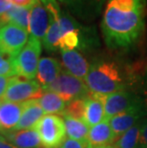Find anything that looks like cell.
Wrapping results in <instances>:
<instances>
[{"label":"cell","instance_id":"obj_10","mask_svg":"<svg viewBox=\"0 0 147 148\" xmlns=\"http://www.w3.org/2000/svg\"><path fill=\"white\" fill-rule=\"evenodd\" d=\"M70 12L84 20H92L101 14L107 0H57Z\"/></svg>","mask_w":147,"mask_h":148},{"label":"cell","instance_id":"obj_21","mask_svg":"<svg viewBox=\"0 0 147 148\" xmlns=\"http://www.w3.org/2000/svg\"><path fill=\"white\" fill-rule=\"evenodd\" d=\"M60 116L63 118L66 134L69 138L76 140H87L90 128L85 122L64 114H61Z\"/></svg>","mask_w":147,"mask_h":148},{"label":"cell","instance_id":"obj_5","mask_svg":"<svg viewBox=\"0 0 147 148\" xmlns=\"http://www.w3.org/2000/svg\"><path fill=\"white\" fill-rule=\"evenodd\" d=\"M52 91L61 97L64 101L70 102L76 99L85 97L90 94L85 82L79 77L62 71L54 82L45 91Z\"/></svg>","mask_w":147,"mask_h":148},{"label":"cell","instance_id":"obj_18","mask_svg":"<svg viewBox=\"0 0 147 148\" xmlns=\"http://www.w3.org/2000/svg\"><path fill=\"white\" fill-rule=\"evenodd\" d=\"M105 119L104 104L101 97L89 94L86 97V108L84 121L90 127H93Z\"/></svg>","mask_w":147,"mask_h":148},{"label":"cell","instance_id":"obj_6","mask_svg":"<svg viewBox=\"0 0 147 148\" xmlns=\"http://www.w3.org/2000/svg\"><path fill=\"white\" fill-rule=\"evenodd\" d=\"M42 95V88L34 79H22L19 77L10 78V82L3 96V100L22 103L30 99H38Z\"/></svg>","mask_w":147,"mask_h":148},{"label":"cell","instance_id":"obj_23","mask_svg":"<svg viewBox=\"0 0 147 148\" xmlns=\"http://www.w3.org/2000/svg\"><path fill=\"white\" fill-rule=\"evenodd\" d=\"M62 36V32L59 26V23L57 19L52 16L51 24L47 33L43 38V46L48 52H55L59 49L58 44Z\"/></svg>","mask_w":147,"mask_h":148},{"label":"cell","instance_id":"obj_3","mask_svg":"<svg viewBox=\"0 0 147 148\" xmlns=\"http://www.w3.org/2000/svg\"><path fill=\"white\" fill-rule=\"evenodd\" d=\"M34 129L39 135L43 148H59L66 140V128L60 115L44 116Z\"/></svg>","mask_w":147,"mask_h":148},{"label":"cell","instance_id":"obj_2","mask_svg":"<svg viewBox=\"0 0 147 148\" xmlns=\"http://www.w3.org/2000/svg\"><path fill=\"white\" fill-rule=\"evenodd\" d=\"M91 95L105 97L123 90L124 77L118 62L109 59H96L90 65L88 75L84 78Z\"/></svg>","mask_w":147,"mask_h":148},{"label":"cell","instance_id":"obj_34","mask_svg":"<svg viewBox=\"0 0 147 148\" xmlns=\"http://www.w3.org/2000/svg\"><path fill=\"white\" fill-rule=\"evenodd\" d=\"M2 51H1V47H0V53H1Z\"/></svg>","mask_w":147,"mask_h":148},{"label":"cell","instance_id":"obj_26","mask_svg":"<svg viewBox=\"0 0 147 148\" xmlns=\"http://www.w3.org/2000/svg\"><path fill=\"white\" fill-rule=\"evenodd\" d=\"M59 148H92L88 140H76L73 138H66Z\"/></svg>","mask_w":147,"mask_h":148},{"label":"cell","instance_id":"obj_13","mask_svg":"<svg viewBox=\"0 0 147 148\" xmlns=\"http://www.w3.org/2000/svg\"><path fill=\"white\" fill-rule=\"evenodd\" d=\"M22 113H21L19 122L14 127V131L34 128L37 122L43 118L45 114L37 99L27 100V101L22 102Z\"/></svg>","mask_w":147,"mask_h":148},{"label":"cell","instance_id":"obj_24","mask_svg":"<svg viewBox=\"0 0 147 148\" xmlns=\"http://www.w3.org/2000/svg\"><path fill=\"white\" fill-rule=\"evenodd\" d=\"M85 108H86V97L76 99L68 102L66 108L62 114L70 116L72 118L84 121L85 118ZM85 122V121H84Z\"/></svg>","mask_w":147,"mask_h":148},{"label":"cell","instance_id":"obj_31","mask_svg":"<svg viewBox=\"0 0 147 148\" xmlns=\"http://www.w3.org/2000/svg\"><path fill=\"white\" fill-rule=\"evenodd\" d=\"M12 6L11 0H0V16L4 14Z\"/></svg>","mask_w":147,"mask_h":148},{"label":"cell","instance_id":"obj_15","mask_svg":"<svg viewBox=\"0 0 147 148\" xmlns=\"http://www.w3.org/2000/svg\"><path fill=\"white\" fill-rule=\"evenodd\" d=\"M61 72V66L57 59L53 58H40L36 72L37 82L45 90L57 79Z\"/></svg>","mask_w":147,"mask_h":148},{"label":"cell","instance_id":"obj_35","mask_svg":"<svg viewBox=\"0 0 147 148\" xmlns=\"http://www.w3.org/2000/svg\"><path fill=\"white\" fill-rule=\"evenodd\" d=\"M139 148H140V147H139Z\"/></svg>","mask_w":147,"mask_h":148},{"label":"cell","instance_id":"obj_16","mask_svg":"<svg viewBox=\"0 0 147 148\" xmlns=\"http://www.w3.org/2000/svg\"><path fill=\"white\" fill-rule=\"evenodd\" d=\"M22 103L0 101V133L6 132L16 126L22 113Z\"/></svg>","mask_w":147,"mask_h":148},{"label":"cell","instance_id":"obj_27","mask_svg":"<svg viewBox=\"0 0 147 148\" xmlns=\"http://www.w3.org/2000/svg\"><path fill=\"white\" fill-rule=\"evenodd\" d=\"M139 146L140 148H147V119L142 121L139 135Z\"/></svg>","mask_w":147,"mask_h":148},{"label":"cell","instance_id":"obj_20","mask_svg":"<svg viewBox=\"0 0 147 148\" xmlns=\"http://www.w3.org/2000/svg\"><path fill=\"white\" fill-rule=\"evenodd\" d=\"M37 100L39 105L42 107L43 111L48 115H61L66 108V101H64L57 94L52 91L46 90Z\"/></svg>","mask_w":147,"mask_h":148},{"label":"cell","instance_id":"obj_9","mask_svg":"<svg viewBox=\"0 0 147 148\" xmlns=\"http://www.w3.org/2000/svg\"><path fill=\"white\" fill-rule=\"evenodd\" d=\"M52 15L47 10L44 4L38 0L32 8L30 14L29 32L32 36L38 40H43L51 24Z\"/></svg>","mask_w":147,"mask_h":148},{"label":"cell","instance_id":"obj_22","mask_svg":"<svg viewBox=\"0 0 147 148\" xmlns=\"http://www.w3.org/2000/svg\"><path fill=\"white\" fill-rule=\"evenodd\" d=\"M142 122L134 125L132 128L127 130L124 134L118 137L113 143L115 148H139V135Z\"/></svg>","mask_w":147,"mask_h":148},{"label":"cell","instance_id":"obj_28","mask_svg":"<svg viewBox=\"0 0 147 148\" xmlns=\"http://www.w3.org/2000/svg\"><path fill=\"white\" fill-rule=\"evenodd\" d=\"M12 4L17 7L29 8L31 9L38 0H11Z\"/></svg>","mask_w":147,"mask_h":148},{"label":"cell","instance_id":"obj_7","mask_svg":"<svg viewBox=\"0 0 147 148\" xmlns=\"http://www.w3.org/2000/svg\"><path fill=\"white\" fill-rule=\"evenodd\" d=\"M28 34L27 30L12 23L0 26V47L2 53L11 56H17L29 40Z\"/></svg>","mask_w":147,"mask_h":148},{"label":"cell","instance_id":"obj_25","mask_svg":"<svg viewBox=\"0 0 147 148\" xmlns=\"http://www.w3.org/2000/svg\"><path fill=\"white\" fill-rule=\"evenodd\" d=\"M0 75L3 77H14L16 75L14 68V56L0 53Z\"/></svg>","mask_w":147,"mask_h":148},{"label":"cell","instance_id":"obj_11","mask_svg":"<svg viewBox=\"0 0 147 148\" xmlns=\"http://www.w3.org/2000/svg\"><path fill=\"white\" fill-rule=\"evenodd\" d=\"M145 115H147L143 106H137L134 108L128 110V111L121 113L120 115H117L108 119L110 126L113 130L116 138L120 137L121 135L124 134L127 130L132 128L134 125L137 123V121L143 118Z\"/></svg>","mask_w":147,"mask_h":148},{"label":"cell","instance_id":"obj_32","mask_svg":"<svg viewBox=\"0 0 147 148\" xmlns=\"http://www.w3.org/2000/svg\"><path fill=\"white\" fill-rule=\"evenodd\" d=\"M0 148H17L14 145H12L11 143H9L4 136L0 134Z\"/></svg>","mask_w":147,"mask_h":148},{"label":"cell","instance_id":"obj_29","mask_svg":"<svg viewBox=\"0 0 147 148\" xmlns=\"http://www.w3.org/2000/svg\"><path fill=\"white\" fill-rule=\"evenodd\" d=\"M142 97H140L142 102L143 109H144L145 113L147 114V77L142 80Z\"/></svg>","mask_w":147,"mask_h":148},{"label":"cell","instance_id":"obj_4","mask_svg":"<svg viewBox=\"0 0 147 148\" xmlns=\"http://www.w3.org/2000/svg\"><path fill=\"white\" fill-rule=\"evenodd\" d=\"M40 53L41 41L31 36L27 44L20 53L14 56L16 75L26 79H34L36 77Z\"/></svg>","mask_w":147,"mask_h":148},{"label":"cell","instance_id":"obj_14","mask_svg":"<svg viewBox=\"0 0 147 148\" xmlns=\"http://www.w3.org/2000/svg\"><path fill=\"white\" fill-rule=\"evenodd\" d=\"M1 135L17 148H40L42 146L40 137L34 128L21 131H6L2 132Z\"/></svg>","mask_w":147,"mask_h":148},{"label":"cell","instance_id":"obj_1","mask_svg":"<svg viewBox=\"0 0 147 148\" xmlns=\"http://www.w3.org/2000/svg\"><path fill=\"white\" fill-rule=\"evenodd\" d=\"M146 0H107L101 20L106 46L128 50L135 46L145 30Z\"/></svg>","mask_w":147,"mask_h":148},{"label":"cell","instance_id":"obj_33","mask_svg":"<svg viewBox=\"0 0 147 148\" xmlns=\"http://www.w3.org/2000/svg\"><path fill=\"white\" fill-rule=\"evenodd\" d=\"M93 148H115L113 144H108V145H102V146H98V147H93Z\"/></svg>","mask_w":147,"mask_h":148},{"label":"cell","instance_id":"obj_12","mask_svg":"<svg viewBox=\"0 0 147 148\" xmlns=\"http://www.w3.org/2000/svg\"><path fill=\"white\" fill-rule=\"evenodd\" d=\"M61 58L67 73L80 79H84L88 75L90 64L80 53L75 50H61Z\"/></svg>","mask_w":147,"mask_h":148},{"label":"cell","instance_id":"obj_8","mask_svg":"<svg viewBox=\"0 0 147 148\" xmlns=\"http://www.w3.org/2000/svg\"><path fill=\"white\" fill-rule=\"evenodd\" d=\"M104 104L105 119H110L113 116L124 113L134 107L142 105L139 96L133 95L128 91H118L108 96L101 97Z\"/></svg>","mask_w":147,"mask_h":148},{"label":"cell","instance_id":"obj_17","mask_svg":"<svg viewBox=\"0 0 147 148\" xmlns=\"http://www.w3.org/2000/svg\"><path fill=\"white\" fill-rule=\"evenodd\" d=\"M116 140L117 138L107 119H104L95 126L91 127L87 137V140L92 148L112 144L115 143Z\"/></svg>","mask_w":147,"mask_h":148},{"label":"cell","instance_id":"obj_30","mask_svg":"<svg viewBox=\"0 0 147 148\" xmlns=\"http://www.w3.org/2000/svg\"><path fill=\"white\" fill-rule=\"evenodd\" d=\"M9 82H10V78L8 77L0 75V97H3V96H4Z\"/></svg>","mask_w":147,"mask_h":148},{"label":"cell","instance_id":"obj_19","mask_svg":"<svg viewBox=\"0 0 147 148\" xmlns=\"http://www.w3.org/2000/svg\"><path fill=\"white\" fill-rule=\"evenodd\" d=\"M31 9L12 5L4 14L0 16V26L7 23L14 24L25 30H29Z\"/></svg>","mask_w":147,"mask_h":148}]
</instances>
